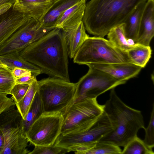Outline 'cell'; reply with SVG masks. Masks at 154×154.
<instances>
[{"label":"cell","instance_id":"3","mask_svg":"<svg viewBox=\"0 0 154 154\" xmlns=\"http://www.w3.org/2000/svg\"><path fill=\"white\" fill-rule=\"evenodd\" d=\"M111 90L109 99L103 105V112L109 118L113 129L99 141L124 147L137 136L140 129L145 128L143 118L140 111L124 103L114 88Z\"/></svg>","mask_w":154,"mask_h":154},{"label":"cell","instance_id":"35","mask_svg":"<svg viewBox=\"0 0 154 154\" xmlns=\"http://www.w3.org/2000/svg\"><path fill=\"white\" fill-rule=\"evenodd\" d=\"M11 71L12 70L7 67H0V78L12 76Z\"/></svg>","mask_w":154,"mask_h":154},{"label":"cell","instance_id":"17","mask_svg":"<svg viewBox=\"0 0 154 154\" xmlns=\"http://www.w3.org/2000/svg\"><path fill=\"white\" fill-rule=\"evenodd\" d=\"M86 1L81 0L63 13L55 23V28L63 29L79 24L82 20Z\"/></svg>","mask_w":154,"mask_h":154},{"label":"cell","instance_id":"23","mask_svg":"<svg viewBox=\"0 0 154 154\" xmlns=\"http://www.w3.org/2000/svg\"><path fill=\"white\" fill-rule=\"evenodd\" d=\"M45 112L43 105L38 92L36 93L24 120L22 123L25 134L32 124Z\"/></svg>","mask_w":154,"mask_h":154},{"label":"cell","instance_id":"15","mask_svg":"<svg viewBox=\"0 0 154 154\" xmlns=\"http://www.w3.org/2000/svg\"><path fill=\"white\" fill-rule=\"evenodd\" d=\"M54 3L48 0H16L12 8L41 21Z\"/></svg>","mask_w":154,"mask_h":154},{"label":"cell","instance_id":"7","mask_svg":"<svg viewBox=\"0 0 154 154\" xmlns=\"http://www.w3.org/2000/svg\"><path fill=\"white\" fill-rule=\"evenodd\" d=\"M63 120L59 112H45L30 126L26 136L34 146L53 145L61 134Z\"/></svg>","mask_w":154,"mask_h":154},{"label":"cell","instance_id":"8","mask_svg":"<svg viewBox=\"0 0 154 154\" xmlns=\"http://www.w3.org/2000/svg\"><path fill=\"white\" fill-rule=\"evenodd\" d=\"M76 83L75 101L85 98H97L106 91L125 82L118 80L106 73L91 66Z\"/></svg>","mask_w":154,"mask_h":154},{"label":"cell","instance_id":"4","mask_svg":"<svg viewBox=\"0 0 154 154\" xmlns=\"http://www.w3.org/2000/svg\"><path fill=\"white\" fill-rule=\"evenodd\" d=\"M38 91L45 112H59L63 115L75 101L76 83L49 77L38 81Z\"/></svg>","mask_w":154,"mask_h":154},{"label":"cell","instance_id":"22","mask_svg":"<svg viewBox=\"0 0 154 154\" xmlns=\"http://www.w3.org/2000/svg\"><path fill=\"white\" fill-rule=\"evenodd\" d=\"M152 50L150 46L135 44L127 52L130 62L144 67L151 57Z\"/></svg>","mask_w":154,"mask_h":154},{"label":"cell","instance_id":"6","mask_svg":"<svg viewBox=\"0 0 154 154\" xmlns=\"http://www.w3.org/2000/svg\"><path fill=\"white\" fill-rule=\"evenodd\" d=\"M103 112V105L97 98H85L75 101L63 115L61 134L79 133L89 128Z\"/></svg>","mask_w":154,"mask_h":154},{"label":"cell","instance_id":"21","mask_svg":"<svg viewBox=\"0 0 154 154\" xmlns=\"http://www.w3.org/2000/svg\"><path fill=\"white\" fill-rule=\"evenodd\" d=\"M107 35L108 40L114 46L126 53L135 44L133 41L126 38L124 23L112 28Z\"/></svg>","mask_w":154,"mask_h":154},{"label":"cell","instance_id":"32","mask_svg":"<svg viewBox=\"0 0 154 154\" xmlns=\"http://www.w3.org/2000/svg\"><path fill=\"white\" fill-rule=\"evenodd\" d=\"M8 95L5 93H0V115L12 106L15 105L13 97H9Z\"/></svg>","mask_w":154,"mask_h":154},{"label":"cell","instance_id":"14","mask_svg":"<svg viewBox=\"0 0 154 154\" xmlns=\"http://www.w3.org/2000/svg\"><path fill=\"white\" fill-rule=\"evenodd\" d=\"M154 36V0L146 3L135 44L149 46Z\"/></svg>","mask_w":154,"mask_h":154},{"label":"cell","instance_id":"39","mask_svg":"<svg viewBox=\"0 0 154 154\" xmlns=\"http://www.w3.org/2000/svg\"><path fill=\"white\" fill-rule=\"evenodd\" d=\"M7 67V66L2 62L0 59V67Z\"/></svg>","mask_w":154,"mask_h":154},{"label":"cell","instance_id":"36","mask_svg":"<svg viewBox=\"0 0 154 154\" xmlns=\"http://www.w3.org/2000/svg\"><path fill=\"white\" fill-rule=\"evenodd\" d=\"M13 4L6 3L0 6V16L8 11L13 6Z\"/></svg>","mask_w":154,"mask_h":154},{"label":"cell","instance_id":"2","mask_svg":"<svg viewBox=\"0 0 154 154\" xmlns=\"http://www.w3.org/2000/svg\"><path fill=\"white\" fill-rule=\"evenodd\" d=\"M147 0H91L82 19L85 29L103 37L113 27L123 23L135 7Z\"/></svg>","mask_w":154,"mask_h":154},{"label":"cell","instance_id":"13","mask_svg":"<svg viewBox=\"0 0 154 154\" xmlns=\"http://www.w3.org/2000/svg\"><path fill=\"white\" fill-rule=\"evenodd\" d=\"M87 65L103 72L118 80L125 82L136 76L142 69L130 62L94 63Z\"/></svg>","mask_w":154,"mask_h":154},{"label":"cell","instance_id":"1","mask_svg":"<svg viewBox=\"0 0 154 154\" xmlns=\"http://www.w3.org/2000/svg\"><path fill=\"white\" fill-rule=\"evenodd\" d=\"M50 77L70 81L68 53L61 29L55 28L19 52Z\"/></svg>","mask_w":154,"mask_h":154},{"label":"cell","instance_id":"37","mask_svg":"<svg viewBox=\"0 0 154 154\" xmlns=\"http://www.w3.org/2000/svg\"><path fill=\"white\" fill-rule=\"evenodd\" d=\"M4 143V137L1 129L0 128V154L2 150Z\"/></svg>","mask_w":154,"mask_h":154},{"label":"cell","instance_id":"27","mask_svg":"<svg viewBox=\"0 0 154 154\" xmlns=\"http://www.w3.org/2000/svg\"><path fill=\"white\" fill-rule=\"evenodd\" d=\"M120 147L106 142H97L85 154H122Z\"/></svg>","mask_w":154,"mask_h":154},{"label":"cell","instance_id":"31","mask_svg":"<svg viewBox=\"0 0 154 154\" xmlns=\"http://www.w3.org/2000/svg\"><path fill=\"white\" fill-rule=\"evenodd\" d=\"M15 85V79L13 75L0 78V93H5L9 94Z\"/></svg>","mask_w":154,"mask_h":154},{"label":"cell","instance_id":"28","mask_svg":"<svg viewBox=\"0 0 154 154\" xmlns=\"http://www.w3.org/2000/svg\"><path fill=\"white\" fill-rule=\"evenodd\" d=\"M67 152V149L55 146L54 144L49 146H35L29 154H64Z\"/></svg>","mask_w":154,"mask_h":154},{"label":"cell","instance_id":"18","mask_svg":"<svg viewBox=\"0 0 154 154\" xmlns=\"http://www.w3.org/2000/svg\"><path fill=\"white\" fill-rule=\"evenodd\" d=\"M81 0H57L54 2L40 21L46 27L55 28V23L66 11Z\"/></svg>","mask_w":154,"mask_h":154},{"label":"cell","instance_id":"26","mask_svg":"<svg viewBox=\"0 0 154 154\" xmlns=\"http://www.w3.org/2000/svg\"><path fill=\"white\" fill-rule=\"evenodd\" d=\"M152 149L137 136L124 147L122 154H154Z\"/></svg>","mask_w":154,"mask_h":154},{"label":"cell","instance_id":"38","mask_svg":"<svg viewBox=\"0 0 154 154\" xmlns=\"http://www.w3.org/2000/svg\"><path fill=\"white\" fill-rule=\"evenodd\" d=\"M15 1L16 0H0V6L6 3H10L14 4Z\"/></svg>","mask_w":154,"mask_h":154},{"label":"cell","instance_id":"24","mask_svg":"<svg viewBox=\"0 0 154 154\" xmlns=\"http://www.w3.org/2000/svg\"><path fill=\"white\" fill-rule=\"evenodd\" d=\"M38 91V82L36 79L29 85L28 90L22 99L19 102L15 103L16 108L23 120L25 119Z\"/></svg>","mask_w":154,"mask_h":154},{"label":"cell","instance_id":"33","mask_svg":"<svg viewBox=\"0 0 154 154\" xmlns=\"http://www.w3.org/2000/svg\"><path fill=\"white\" fill-rule=\"evenodd\" d=\"M11 72L12 75L15 79L32 75L30 71L19 68H14L12 69Z\"/></svg>","mask_w":154,"mask_h":154},{"label":"cell","instance_id":"9","mask_svg":"<svg viewBox=\"0 0 154 154\" xmlns=\"http://www.w3.org/2000/svg\"><path fill=\"white\" fill-rule=\"evenodd\" d=\"M54 28L45 27L40 21L31 18L1 45L0 55L13 52H19Z\"/></svg>","mask_w":154,"mask_h":154},{"label":"cell","instance_id":"29","mask_svg":"<svg viewBox=\"0 0 154 154\" xmlns=\"http://www.w3.org/2000/svg\"><path fill=\"white\" fill-rule=\"evenodd\" d=\"M145 136L143 140L149 146L153 148L154 147V103L151 113L150 119L148 126L144 129Z\"/></svg>","mask_w":154,"mask_h":154},{"label":"cell","instance_id":"19","mask_svg":"<svg viewBox=\"0 0 154 154\" xmlns=\"http://www.w3.org/2000/svg\"><path fill=\"white\" fill-rule=\"evenodd\" d=\"M146 3L144 2L139 4L124 23L126 38L135 43L137 39L141 19Z\"/></svg>","mask_w":154,"mask_h":154},{"label":"cell","instance_id":"30","mask_svg":"<svg viewBox=\"0 0 154 154\" xmlns=\"http://www.w3.org/2000/svg\"><path fill=\"white\" fill-rule=\"evenodd\" d=\"M29 85L27 84H15L9 94L12 95L15 103L19 102L26 93Z\"/></svg>","mask_w":154,"mask_h":154},{"label":"cell","instance_id":"11","mask_svg":"<svg viewBox=\"0 0 154 154\" xmlns=\"http://www.w3.org/2000/svg\"><path fill=\"white\" fill-rule=\"evenodd\" d=\"M1 129L4 137L1 154H29L30 151L27 147L29 141L22 126Z\"/></svg>","mask_w":154,"mask_h":154},{"label":"cell","instance_id":"10","mask_svg":"<svg viewBox=\"0 0 154 154\" xmlns=\"http://www.w3.org/2000/svg\"><path fill=\"white\" fill-rule=\"evenodd\" d=\"M113 129L109 118L103 112L96 122L87 130L64 135L60 134L54 144L55 146L67 149L78 145L97 142Z\"/></svg>","mask_w":154,"mask_h":154},{"label":"cell","instance_id":"34","mask_svg":"<svg viewBox=\"0 0 154 154\" xmlns=\"http://www.w3.org/2000/svg\"><path fill=\"white\" fill-rule=\"evenodd\" d=\"M36 79V77L32 75L25 76L15 79V84H27L29 85Z\"/></svg>","mask_w":154,"mask_h":154},{"label":"cell","instance_id":"5","mask_svg":"<svg viewBox=\"0 0 154 154\" xmlns=\"http://www.w3.org/2000/svg\"><path fill=\"white\" fill-rule=\"evenodd\" d=\"M73 59L74 63L86 65L130 62L126 53L116 48L108 40L95 36H89L85 40Z\"/></svg>","mask_w":154,"mask_h":154},{"label":"cell","instance_id":"12","mask_svg":"<svg viewBox=\"0 0 154 154\" xmlns=\"http://www.w3.org/2000/svg\"><path fill=\"white\" fill-rule=\"evenodd\" d=\"M32 18L13 9L12 6L0 16V47L20 27Z\"/></svg>","mask_w":154,"mask_h":154},{"label":"cell","instance_id":"40","mask_svg":"<svg viewBox=\"0 0 154 154\" xmlns=\"http://www.w3.org/2000/svg\"><path fill=\"white\" fill-rule=\"evenodd\" d=\"M48 0L54 2H55V1H57V0Z\"/></svg>","mask_w":154,"mask_h":154},{"label":"cell","instance_id":"20","mask_svg":"<svg viewBox=\"0 0 154 154\" xmlns=\"http://www.w3.org/2000/svg\"><path fill=\"white\" fill-rule=\"evenodd\" d=\"M0 59L8 68L11 70L15 68L25 69L31 71L32 75L35 77L42 73L38 67L22 58L19 52H13L0 55Z\"/></svg>","mask_w":154,"mask_h":154},{"label":"cell","instance_id":"25","mask_svg":"<svg viewBox=\"0 0 154 154\" xmlns=\"http://www.w3.org/2000/svg\"><path fill=\"white\" fill-rule=\"evenodd\" d=\"M15 107V105L12 106L0 115V128L22 126L23 119Z\"/></svg>","mask_w":154,"mask_h":154},{"label":"cell","instance_id":"16","mask_svg":"<svg viewBox=\"0 0 154 154\" xmlns=\"http://www.w3.org/2000/svg\"><path fill=\"white\" fill-rule=\"evenodd\" d=\"M67 46L69 57L73 58L76 53L85 40L89 36L82 21L78 24L61 29Z\"/></svg>","mask_w":154,"mask_h":154},{"label":"cell","instance_id":"41","mask_svg":"<svg viewBox=\"0 0 154 154\" xmlns=\"http://www.w3.org/2000/svg\"><path fill=\"white\" fill-rule=\"evenodd\" d=\"M85 1L86 2V1H87V0H85Z\"/></svg>","mask_w":154,"mask_h":154}]
</instances>
